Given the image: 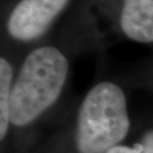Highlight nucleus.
Returning a JSON list of instances; mask_svg holds the SVG:
<instances>
[{
  "label": "nucleus",
  "mask_w": 153,
  "mask_h": 153,
  "mask_svg": "<svg viewBox=\"0 0 153 153\" xmlns=\"http://www.w3.org/2000/svg\"><path fill=\"white\" fill-rule=\"evenodd\" d=\"M107 153H140L138 150L136 149V146L133 145H128V144H119L115 148L110 149Z\"/></svg>",
  "instance_id": "obj_7"
},
{
  "label": "nucleus",
  "mask_w": 153,
  "mask_h": 153,
  "mask_svg": "<svg viewBox=\"0 0 153 153\" xmlns=\"http://www.w3.org/2000/svg\"><path fill=\"white\" fill-rule=\"evenodd\" d=\"M71 64L55 45H39L24 57L15 73L10 99L11 128H27L59 100Z\"/></svg>",
  "instance_id": "obj_1"
},
{
  "label": "nucleus",
  "mask_w": 153,
  "mask_h": 153,
  "mask_svg": "<svg viewBox=\"0 0 153 153\" xmlns=\"http://www.w3.org/2000/svg\"><path fill=\"white\" fill-rule=\"evenodd\" d=\"M134 145L140 153H153V125L146 126L138 133Z\"/></svg>",
  "instance_id": "obj_6"
},
{
  "label": "nucleus",
  "mask_w": 153,
  "mask_h": 153,
  "mask_svg": "<svg viewBox=\"0 0 153 153\" xmlns=\"http://www.w3.org/2000/svg\"><path fill=\"white\" fill-rule=\"evenodd\" d=\"M118 26L133 42L153 44V0H121Z\"/></svg>",
  "instance_id": "obj_4"
},
{
  "label": "nucleus",
  "mask_w": 153,
  "mask_h": 153,
  "mask_svg": "<svg viewBox=\"0 0 153 153\" xmlns=\"http://www.w3.org/2000/svg\"><path fill=\"white\" fill-rule=\"evenodd\" d=\"M71 0H18L6 21L8 36L18 43H31L42 38Z\"/></svg>",
  "instance_id": "obj_3"
},
{
  "label": "nucleus",
  "mask_w": 153,
  "mask_h": 153,
  "mask_svg": "<svg viewBox=\"0 0 153 153\" xmlns=\"http://www.w3.org/2000/svg\"><path fill=\"white\" fill-rule=\"evenodd\" d=\"M131 129L127 97L119 84L101 81L84 95L71 131V153H107Z\"/></svg>",
  "instance_id": "obj_2"
},
{
  "label": "nucleus",
  "mask_w": 153,
  "mask_h": 153,
  "mask_svg": "<svg viewBox=\"0 0 153 153\" xmlns=\"http://www.w3.org/2000/svg\"><path fill=\"white\" fill-rule=\"evenodd\" d=\"M14 66L10 60L1 56L0 58V141L4 144L11 129L10 99L15 78Z\"/></svg>",
  "instance_id": "obj_5"
}]
</instances>
